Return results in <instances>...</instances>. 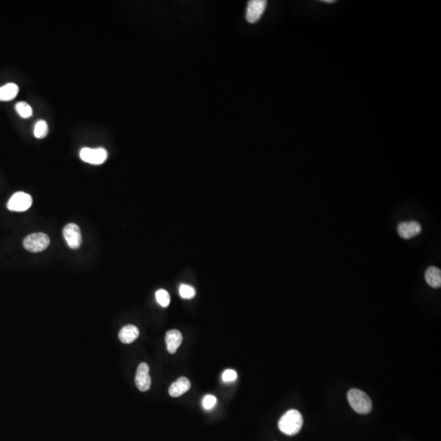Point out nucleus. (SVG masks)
I'll return each instance as SVG.
<instances>
[{
    "mask_svg": "<svg viewBox=\"0 0 441 441\" xmlns=\"http://www.w3.org/2000/svg\"><path fill=\"white\" fill-rule=\"evenodd\" d=\"M190 386L191 385L189 379L185 377H182L170 386L169 389V395H171L172 397H179L188 391L190 389Z\"/></svg>",
    "mask_w": 441,
    "mask_h": 441,
    "instance_id": "10",
    "label": "nucleus"
},
{
    "mask_svg": "<svg viewBox=\"0 0 441 441\" xmlns=\"http://www.w3.org/2000/svg\"><path fill=\"white\" fill-rule=\"evenodd\" d=\"M19 93V87L16 83H9L0 88V101L8 102L13 100Z\"/></svg>",
    "mask_w": 441,
    "mask_h": 441,
    "instance_id": "14",
    "label": "nucleus"
},
{
    "mask_svg": "<svg viewBox=\"0 0 441 441\" xmlns=\"http://www.w3.org/2000/svg\"><path fill=\"white\" fill-rule=\"evenodd\" d=\"M63 236L67 245L72 250L79 249L82 244V236L79 227L74 223H69L63 230Z\"/></svg>",
    "mask_w": 441,
    "mask_h": 441,
    "instance_id": "6",
    "label": "nucleus"
},
{
    "mask_svg": "<svg viewBox=\"0 0 441 441\" xmlns=\"http://www.w3.org/2000/svg\"><path fill=\"white\" fill-rule=\"evenodd\" d=\"M149 372H150V367L146 363H141L136 370L135 383L138 390L143 392L147 391L151 386V378Z\"/></svg>",
    "mask_w": 441,
    "mask_h": 441,
    "instance_id": "7",
    "label": "nucleus"
},
{
    "mask_svg": "<svg viewBox=\"0 0 441 441\" xmlns=\"http://www.w3.org/2000/svg\"><path fill=\"white\" fill-rule=\"evenodd\" d=\"M49 133V125L45 121H39L34 128V135L38 139H43Z\"/></svg>",
    "mask_w": 441,
    "mask_h": 441,
    "instance_id": "15",
    "label": "nucleus"
},
{
    "mask_svg": "<svg viewBox=\"0 0 441 441\" xmlns=\"http://www.w3.org/2000/svg\"><path fill=\"white\" fill-rule=\"evenodd\" d=\"M216 402H217V399H216V397H215L214 395H205V396H204V398H203V408H204V409H207V410L212 409H213V407L215 406Z\"/></svg>",
    "mask_w": 441,
    "mask_h": 441,
    "instance_id": "19",
    "label": "nucleus"
},
{
    "mask_svg": "<svg viewBox=\"0 0 441 441\" xmlns=\"http://www.w3.org/2000/svg\"><path fill=\"white\" fill-rule=\"evenodd\" d=\"M16 111L22 118H30L32 116V108L25 102H20L16 105Z\"/></svg>",
    "mask_w": 441,
    "mask_h": 441,
    "instance_id": "16",
    "label": "nucleus"
},
{
    "mask_svg": "<svg viewBox=\"0 0 441 441\" xmlns=\"http://www.w3.org/2000/svg\"><path fill=\"white\" fill-rule=\"evenodd\" d=\"M157 303L163 308H167L170 304V295L165 289H159L155 293Z\"/></svg>",
    "mask_w": 441,
    "mask_h": 441,
    "instance_id": "17",
    "label": "nucleus"
},
{
    "mask_svg": "<svg viewBox=\"0 0 441 441\" xmlns=\"http://www.w3.org/2000/svg\"><path fill=\"white\" fill-rule=\"evenodd\" d=\"M79 156L81 160L88 164L99 165L104 163L108 157V153L104 148H97V149H91V148L84 147L80 150Z\"/></svg>",
    "mask_w": 441,
    "mask_h": 441,
    "instance_id": "5",
    "label": "nucleus"
},
{
    "mask_svg": "<svg viewBox=\"0 0 441 441\" xmlns=\"http://www.w3.org/2000/svg\"><path fill=\"white\" fill-rule=\"evenodd\" d=\"M303 424V415L300 412L296 409H290L282 416L278 423V427L280 432L291 437L300 432Z\"/></svg>",
    "mask_w": 441,
    "mask_h": 441,
    "instance_id": "1",
    "label": "nucleus"
},
{
    "mask_svg": "<svg viewBox=\"0 0 441 441\" xmlns=\"http://www.w3.org/2000/svg\"><path fill=\"white\" fill-rule=\"evenodd\" d=\"M179 294L184 299H191L195 296V289L188 284H182L179 288Z\"/></svg>",
    "mask_w": 441,
    "mask_h": 441,
    "instance_id": "18",
    "label": "nucleus"
},
{
    "mask_svg": "<svg viewBox=\"0 0 441 441\" xmlns=\"http://www.w3.org/2000/svg\"><path fill=\"white\" fill-rule=\"evenodd\" d=\"M347 400L351 408L360 414H367L373 409L372 400L370 396L359 389H351L347 393Z\"/></svg>",
    "mask_w": 441,
    "mask_h": 441,
    "instance_id": "2",
    "label": "nucleus"
},
{
    "mask_svg": "<svg viewBox=\"0 0 441 441\" xmlns=\"http://www.w3.org/2000/svg\"><path fill=\"white\" fill-rule=\"evenodd\" d=\"M140 332L137 327L134 325H126L121 328L119 333V338L123 343L130 344L139 337Z\"/></svg>",
    "mask_w": 441,
    "mask_h": 441,
    "instance_id": "12",
    "label": "nucleus"
},
{
    "mask_svg": "<svg viewBox=\"0 0 441 441\" xmlns=\"http://www.w3.org/2000/svg\"><path fill=\"white\" fill-rule=\"evenodd\" d=\"M237 378V374L235 370H227L222 374V380L229 382V381H233Z\"/></svg>",
    "mask_w": 441,
    "mask_h": 441,
    "instance_id": "20",
    "label": "nucleus"
},
{
    "mask_svg": "<svg viewBox=\"0 0 441 441\" xmlns=\"http://www.w3.org/2000/svg\"><path fill=\"white\" fill-rule=\"evenodd\" d=\"M426 281L434 289H440L441 286V270L436 266H430L425 273Z\"/></svg>",
    "mask_w": 441,
    "mask_h": 441,
    "instance_id": "13",
    "label": "nucleus"
},
{
    "mask_svg": "<svg viewBox=\"0 0 441 441\" xmlns=\"http://www.w3.org/2000/svg\"><path fill=\"white\" fill-rule=\"evenodd\" d=\"M165 342L169 353H176L178 347H180L183 342V335L177 329L169 331L165 336Z\"/></svg>",
    "mask_w": 441,
    "mask_h": 441,
    "instance_id": "11",
    "label": "nucleus"
},
{
    "mask_svg": "<svg viewBox=\"0 0 441 441\" xmlns=\"http://www.w3.org/2000/svg\"><path fill=\"white\" fill-rule=\"evenodd\" d=\"M421 231H422L421 225L415 221L401 222L397 228L399 236L404 240L414 238L420 234Z\"/></svg>",
    "mask_w": 441,
    "mask_h": 441,
    "instance_id": "9",
    "label": "nucleus"
},
{
    "mask_svg": "<svg viewBox=\"0 0 441 441\" xmlns=\"http://www.w3.org/2000/svg\"><path fill=\"white\" fill-rule=\"evenodd\" d=\"M32 197L25 192H16L10 198L7 203L8 210L12 212H25L32 205Z\"/></svg>",
    "mask_w": 441,
    "mask_h": 441,
    "instance_id": "4",
    "label": "nucleus"
},
{
    "mask_svg": "<svg viewBox=\"0 0 441 441\" xmlns=\"http://www.w3.org/2000/svg\"><path fill=\"white\" fill-rule=\"evenodd\" d=\"M323 2H327V3H333L335 1L334 0H323Z\"/></svg>",
    "mask_w": 441,
    "mask_h": 441,
    "instance_id": "21",
    "label": "nucleus"
},
{
    "mask_svg": "<svg viewBox=\"0 0 441 441\" xmlns=\"http://www.w3.org/2000/svg\"><path fill=\"white\" fill-rule=\"evenodd\" d=\"M267 2L265 0H252L249 2L247 12H246V20L250 23H256L261 18L266 9Z\"/></svg>",
    "mask_w": 441,
    "mask_h": 441,
    "instance_id": "8",
    "label": "nucleus"
},
{
    "mask_svg": "<svg viewBox=\"0 0 441 441\" xmlns=\"http://www.w3.org/2000/svg\"><path fill=\"white\" fill-rule=\"evenodd\" d=\"M50 245V239L46 234L34 233L24 239L23 246L26 250L31 252H43Z\"/></svg>",
    "mask_w": 441,
    "mask_h": 441,
    "instance_id": "3",
    "label": "nucleus"
}]
</instances>
